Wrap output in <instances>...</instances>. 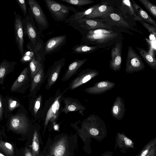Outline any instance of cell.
<instances>
[{
  "instance_id": "1",
  "label": "cell",
  "mask_w": 156,
  "mask_h": 156,
  "mask_svg": "<svg viewBox=\"0 0 156 156\" xmlns=\"http://www.w3.org/2000/svg\"><path fill=\"white\" fill-rule=\"evenodd\" d=\"M83 142V149L88 154L91 151L92 138L101 142L107 136V130L103 120L98 115L92 114L81 121L70 124Z\"/></svg>"
},
{
  "instance_id": "2",
  "label": "cell",
  "mask_w": 156,
  "mask_h": 156,
  "mask_svg": "<svg viewBox=\"0 0 156 156\" xmlns=\"http://www.w3.org/2000/svg\"><path fill=\"white\" fill-rule=\"evenodd\" d=\"M78 135L62 133L51 138L49 136L40 152L41 156H75L78 149Z\"/></svg>"
},
{
  "instance_id": "3",
  "label": "cell",
  "mask_w": 156,
  "mask_h": 156,
  "mask_svg": "<svg viewBox=\"0 0 156 156\" xmlns=\"http://www.w3.org/2000/svg\"><path fill=\"white\" fill-rule=\"evenodd\" d=\"M69 89L68 87L62 92L58 89L54 95L45 101L39 122H42L44 126L43 135L44 137L46 129L51 132L54 126L57 123L61 112L62 98Z\"/></svg>"
},
{
  "instance_id": "4",
  "label": "cell",
  "mask_w": 156,
  "mask_h": 156,
  "mask_svg": "<svg viewBox=\"0 0 156 156\" xmlns=\"http://www.w3.org/2000/svg\"><path fill=\"white\" fill-rule=\"evenodd\" d=\"M24 35L28 37L29 42L27 47L29 50L36 52L44 47L41 38V32L38 30L29 8L27 15L22 19Z\"/></svg>"
},
{
  "instance_id": "5",
  "label": "cell",
  "mask_w": 156,
  "mask_h": 156,
  "mask_svg": "<svg viewBox=\"0 0 156 156\" xmlns=\"http://www.w3.org/2000/svg\"><path fill=\"white\" fill-rule=\"evenodd\" d=\"M45 5L52 18L55 20L64 22L71 12L75 13L78 11L74 7L66 5L53 0H44Z\"/></svg>"
},
{
  "instance_id": "6",
  "label": "cell",
  "mask_w": 156,
  "mask_h": 156,
  "mask_svg": "<svg viewBox=\"0 0 156 156\" xmlns=\"http://www.w3.org/2000/svg\"><path fill=\"white\" fill-rule=\"evenodd\" d=\"M117 35L116 33L105 29L90 30L83 35L81 43H103L113 39Z\"/></svg>"
},
{
  "instance_id": "7",
  "label": "cell",
  "mask_w": 156,
  "mask_h": 156,
  "mask_svg": "<svg viewBox=\"0 0 156 156\" xmlns=\"http://www.w3.org/2000/svg\"><path fill=\"white\" fill-rule=\"evenodd\" d=\"M68 25L78 30L82 35L90 30L101 28L110 29L111 27L109 25L98 20L84 18Z\"/></svg>"
},
{
  "instance_id": "8",
  "label": "cell",
  "mask_w": 156,
  "mask_h": 156,
  "mask_svg": "<svg viewBox=\"0 0 156 156\" xmlns=\"http://www.w3.org/2000/svg\"><path fill=\"white\" fill-rule=\"evenodd\" d=\"M27 2L38 30L41 32L48 29L47 18L38 3L35 0H28Z\"/></svg>"
},
{
  "instance_id": "9",
  "label": "cell",
  "mask_w": 156,
  "mask_h": 156,
  "mask_svg": "<svg viewBox=\"0 0 156 156\" xmlns=\"http://www.w3.org/2000/svg\"><path fill=\"white\" fill-rule=\"evenodd\" d=\"M145 65L141 58L131 46L128 47L126 61L125 71L128 73H132L145 70Z\"/></svg>"
},
{
  "instance_id": "10",
  "label": "cell",
  "mask_w": 156,
  "mask_h": 156,
  "mask_svg": "<svg viewBox=\"0 0 156 156\" xmlns=\"http://www.w3.org/2000/svg\"><path fill=\"white\" fill-rule=\"evenodd\" d=\"M66 61L65 58H62L55 61L48 69L45 76L47 80L45 86L46 89L49 90L55 83Z\"/></svg>"
},
{
  "instance_id": "11",
  "label": "cell",
  "mask_w": 156,
  "mask_h": 156,
  "mask_svg": "<svg viewBox=\"0 0 156 156\" xmlns=\"http://www.w3.org/2000/svg\"><path fill=\"white\" fill-rule=\"evenodd\" d=\"M98 72L93 69H86L80 72L69 84V89L73 90L84 84L99 75Z\"/></svg>"
},
{
  "instance_id": "12",
  "label": "cell",
  "mask_w": 156,
  "mask_h": 156,
  "mask_svg": "<svg viewBox=\"0 0 156 156\" xmlns=\"http://www.w3.org/2000/svg\"><path fill=\"white\" fill-rule=\"evenodd\" d=\"M27 117L24 114H18L12 117L9 122V128L16 132L26 133L30 128Z\"/></svg>"
},
{
  "instance_id": "13",
  "label": "cell",
  "mask_w": 156,
  "mask_h": 156,
  "mask_svg": "<svg viewBox=\"0 0 156 156\" xmlns=\"http://www.w3.org/2000/svg\"><path fill=\"white\" fill-rule=\"evenodd\" d=\"M62 101L64 105L62 107L61 112L67 114L70 112H78L83 115V112L86 108L78 99L64 96Z\"/></svg>"
},
{
  "instance_id": "14",
  "label": "cell",
  "mask_w": 156,
  "mask_h": 156,
  "mask_svg": "<svg viewBox=\"0 0 156 156\" xmlns=\"http://www.w3.org/2000/svg\"><path fill=\"white\" fill-rule=\"evenodd\" d=\"M22 17L18 13L16 14L14 22L15 42L19 51L22 56L24 53V33Z\"/></svg>"
},
{
  "instance_id": "15",
  "label": "cell",
  "mask_w": 156,
  "mask_h": 156,
  "mask_svg": "<svg viewBox=\"0 0 156 156\" xmlns=\"http://www.w3.org/2000/svg\"><path fill=\"white\" fill-rule=\"evenodd\" d=\"M44 47L39 50L34 52V55L29 62V69L31 80L41 66L44 65L46 55Z\"/></svg>"
},
{
  "instance_id": "16",
  "label": "cell",
  "mask_w": 156,
  "mask_h": 156,
  "mask_svg": "<svg viewBox=\"0 0 156 156\" xmlns=\"http://www.w3.org/2000/svg\"><path fill=\"white\" fill-rule=\"evenodd\" d=\"M66 35H63L52 37L44 44L45 55L51 54L59 49L66 42Z\"/></svg>"
},
{
  "instance_id": "17",
  "label": "cell",
  "mask_w": 156,
  "mask_h": 156,
  "mask_svg": "<svg viewBox=\"0 0 156 156\" xmlns=\"http://www.w3.org/2000/svg\"><path fill=\"white\" fill-rule=\"evenodd\" d=\"M115 86V82L108 80H103L97 82L93 86L86 88L84 91L89 94H101L110 90Z\"/></svg>"
},
{
  "instance_id": "18",
  "label": "cell",
  "mask_w": 156,
  "mask_h": 156,
  "mask_svg": "<svg viewBox=\"0 0 156 156\" xmlns=\"http://www.w3.org/2000/svg\"><path fill=\"white\" fill-rule=\"evenodd\" d=\"M41 126L38 123L35 124L32 138L31 151L33 156H40L41 147L43 145L40 133Z\"/></svg>"
},
{
  "instance_id": "19",
  "label": "cell",
  "mask_w": 156,
  "mask_h": 156,
  "mask_svg": "<svg viewBox=\"0 0 156 156\" xmlns=\"http://www.w3.org/2000/svg\"><path fill=\"white\" fill-rule=\"evenodd\" d=\"M44 68L45 66L44 65L31 80L30 92L32 96L34 97L36 95L45 80Z\"/></svg>"
},
{
  "instance_id": "20",
  "label": "cell",
  "mask_w": 156,
  "mask_h": 156,
  "mask_svg": "<svg viewBox=\"0 0 156 156\" xmlns=\"http://www.w3.org/2000/svg\"><path fill=\"white\" fill-rule=\"evenodd\" d=\"M122 44L117 43L111 51V59L109 62V67L114 71L119 72L122 63Z\"/></svg>"
},
{
  "instance_id": "21",
  "label": "cell",
  "mask_w": 156,
  "mask_h": 156,
  "mask_svg": "<svg viewBox=\"0 0 156 156\" xmlns=\"http://www.w3.org/2000/svg\"><path fill=\"white\" fill-rule=\"evenodd\" d=\"M115 144L114 150L120 149V151L123 154L129 148L134 149V143L124 133L118 132L116 137Z\"/></svg>"
},
{
  "instance_id": "22",
  "label": "cell",
  "mask_w": 156,
  "mask_h": 156,
  "mask_svg": "<svg viewBox=\"0 0 156 156\" xmlns=\"http://www.w3.org/2000/svg\"><path fill=\"white\" fill-rule=\"evenodd\" d=\"M126 108L124 101L120 96L116 97L112 106L111 114L116 120L120 121L125 116Z\"/></svg>"
},
{
  "instance_id": "23",
  "label": "cell",
  "mask_w": 156,
  "mask_h": 156,
  "mask_svg": "<svg viewBox=\"0 0 156 156\" xmlns=\"http://www.w3.org/2000/svg\"><path fill=\"white\" fill-rule=\"evenodd\" d=\"M86 58L82 59H76L69 65L65 73L62 78V81H66L74 75L87 61Z\"/></svg>"
},
{
  "instance_id": "24",
  "label": "cell",
  "mask_w": 156,
  "mask_h": 156,
  "mask_svg": "<svg viewBox=\"0 0 156 156\" xmlns=\"http://www.w3.org/2000/svg\"><path fill=\"white\" fill-rule=\"evenodd\" d=\"M34 98L31 101V111L35 119L39 121L43 106V96L39 94Z\"/></svg>"
},
{
  "instance_id": "25",
  "label": "cell",
  "mask_w": 156,
  "mask_h": 156,
  "mask_svg": "<svg viewBox=\"0 0 156 156\" xmlns=\"http://www.w3.org/2000/svg\"><path fill=\"white\" fill-rule=\"evenodd\" d=\"M113 10L111 6L104 4L98 5L91 13L85 16L84 18L94 19L108 16Z\"/></svg>"
},
{
  "instance_id": "26",
  "label": "cell",
  "mask_w": 156,
  "mask_h": 156,
  "mask_svg": "<svg viewBox=\"0 0 156 156\" xmlns=\"http://www.w3.org/2000/svg\"><path fill=\"white\" fill-rule=\"evenodd\" d=\"M98 5H93L86 10L78 11L74 13L68 17L64 22L66 23L71 24L74 23L77 21L84 18L85 17L92 12L97 6Z\"/></svg>"
},
{
  "instance_id": "27",
  "label": "cell",
  "mask_w": 156,
  "mask_h": 156,
  "mask_svg": "<svg viewBox=\"0 0 156 156\" xmlns=\"http://www.w3.org/2000/svg\"><path fill=\"white\" fill-rule=\"evenodd\" d=\"M132 5L138 15L145 21L156 27V23L148 14L134 1H132Z\"/></svg>"
},
{
  "instance_id": "28",
  "label": "cell",
  "mask_w": 156,
  "mask_h": 156,
  "mask_svg": "<svg viewBox=\"0 0 156 156\" xmlns=\"http://www.w3.org/2000/svg\"><path fill=\"white\" fill-rule=\"evenodd\" d=\"M29 81L28 68L27 67H26L22 71L19 77L12 85L11 88V91H13L17 90L24 83L28 82Z\"/></svg>"
},
{
  "instance_id": "29",
  "label": "cell",
  "mask_w": 156,
  "mask_h": 156,
  "mask_svg": "<svg viewBox=\"0 0 156 156\" xmlns=\"http://www.w3.org/2000/svg\"><path fill=\"white\" fill-rule=\"evenodd\" d=\"M16 64L15 62H10L4 59L0 63V83L2 84L4 79L9 70L12 69Z\"/></svg>"
},
{
  "instance_id": "30",
  "label": "cell",
  "mask_w": 156,
  "mask_h": 156,
  "mask_svg": "<svg viewBox=\"0 0 156 156\" xmlns=\"http://www.w3.org/2000/svg\"><path fill=\"white\" fill-rule=\"evenodd\" d=\"M141 56L147 65L154 70L156 69V60L151 54L144 49L136 47Z\"/></svg>"
},
{
  "instance_id": "31",
  "label": "cell",
  "mask_w": 156,
  "mask_h": 156,
  "mask_svg": "<svg viewBox=\"0 0 156 156\" xmlns=\"http://www.w3.org/2000/svg\"><path fill=\"white\" fill-rule=\"evenodd\" d=\"M97 48L96 46H89L87 45L80 44L74 46L72 49L73 52L76 54H87L91 52Z\"/></svg>"
},
{
  "instance_id": "32",
  "label": "cell",
  "mask_w": 156,
  "mask_h": 156,
  "mask_svg": "<svg viewBox=\"0 0 156 156\" xmlns=\"http://www.w3.org/2000/svg\"><path fill=\"white\" fill-rule=\"evenodd\" d=\"M156 145V138L155 137L147 143L141 150L135 156H146L151 147Z\"/></svg>"
},
{
  "instance_id": "33",
  "label": "cell",
  "mask_w": 156,
  "mask_h": 156,
  "mask_svg": "<svg viewBox=\"0 0 156 156\" xmlns=\"http://www.w3.org/2000/svg\"><path fill=\"white\" fill-rule=\"evenodd\" d=\"M0 149L7 154L11 156L13 154V146L9 143L0 140Z\"/></svg>"
},
{
  "instance_id": "34",
  "label": "cell",
  "mask_w": 156,
  "mask_h": 156,
  "mask_svg": "<svg viewBox=\"0 0 156 156\" xmlns=\"http://www.w3.org/2000/svg\"><path fill=\"white\" fill-rule=\"evenodd\" d=\"M149 12L155 18H156V6L148 0H139Z\"/></svg>"
},
{
  "instance_id": "35",
  "label": "cell",
  "mask_w": 156,
  "mask_h": 156,
  "mask_svg": "<svg viewBox=\"0 0 156 156\" xmlns=\"http://www.w3.org/2000/svg\"><path fill=\"white\" fill-rule=\"evenodd\" d=\"M66 2L69 4L77 6H82L88 4H91L94 2L92 0H59Z\"/></svg>"
},
{
  "instance_id": "36",
  "label": "cell",
  "mask_w": 156,
  "mask_h": 156,
  "mask_svg": "<svg viewBox=\"0 0 156 156\" xmlns=\"http://www.w3.org/2000/svg\"><path fill=\"white\" fill-rule=\"evenodd\" d=\"M122 3L128 7L129 13L131 15L133 16V19L137 21H140L142 20L136 13V12L133 7L132 3L129 0H124L122 1Z\"/></svg>"
},
{
  "instance_id": "37",
  "label": "cell",
  "mask_w": 156,
  "mask_h": 156,
  "mask_svg": "<svg viewBox=\"0 0 156 156\" xmlns=\"http://www.w3.org/2000/svg\"><path fill=\"white\" fill-rule=\"evenodd\" d=\"M109 15L111 18L115 22L122 26L129 27L128 23L119 15L115 13H110Z\"/></svg>"
},
{
  "instance_id": "38",
  "label": "cell",
  "mask_w": 156,
  "mask_h": 156,
  "mask_svg": "<svg viewBox=\"0 0 156 156\" xmlns=\"http://www.w3.org/2000/svg\"><path fill=\"white\" fill-rule=\"evenodd\" d=\"M35 52L29 50L24 53L20 59V62L23 63L30 62L34 57Z\"/></svg>"
},
{
  "instance_id": "39",
  "label": "cell",
  "mask_w": 156,
  "mask_h": 156,
  "mask_svg": "<svg viewBox=\"0 0 156 156\" xmlns=\"http://www.w3.org/2000/svg\"><path fill=\"white\" fill-rule=\"evenodd\" d=\"M139 21L142 25L148 30L149 33L154 36L155 38L156 37V27L144 21L141 20Z\"/></svg>"
},
{
  "instance_id": "40",
  "label": "cell",
  "mask_w": 156,
  "mask_h": 156,
  "mask_svg": "<svg viewBox=\"0 0 156 156\" xmlns=\"http://www.w3.org/2000/svg\"><path fill=\"white\" fill-rule=\"evenodd\" d=\"M20 7L22 11L23 15L25 17L27 14V5L24 0H16Z\"/></svg>"
},
{
  "instance_id": "41",
  "label": "cell",
  "mask_w": 156,
  "mask_h": 156,
  "mask_svg": "<svg viewBox=\"0 0 156 156\" xmlns=\"http://www.w3.org/2000/svg\"><path fill=\"white\" fill-rule=\"evenodd\" d=\"M20 104L16 101L10 98L8 100V107L10 111L13 110L16 107L20 106Z\"/></svg>"
},
{
  "instance_id": "42",
  "label": "cell",
  "mask_w": 156,
  "mask_h": 156,
  "mask_svg": "<svg viewBox=\"0 0 156 156\" xmlns=\"http://www.w3.org/2000/svg\"><path fill=\"white\" fill-rule=\"evenodd\" d=\"M146 156H156V145L151 147Z\"/></svg>"
},
{
  "instance_id": "43",
  "label": "cell",
  "mask_w": 156,
  "mask_h": 156,
  "mask_svg": "<svg viewBox=\"0 0 156 156\" xmlns=\"http://www.w3.org/2000/svg\"><path fill=\"white\" fill-rule=\"evenodd\" d=\"M24 156H33L30 149L27 147H26L24 151Z\"/></svg>"
},
{
  "instance_id": "44",
  "label": "cell",
  "mask_w": 156,
  "mask_h": 156,
  "mask_svg": "<svg viewBox=\"0 0 156 156\" xmlns=\"http://www.w3.org/2000/svg\"><path fill=\"white\" fill-rule=\"evenodd\" d=\"M3 118V106L1 98L0 95V120Z\"/></svg>"
},
{
  "instance_id": "45",
  "label": "cell",
  "mask_w": 156,
  "mask_h": 156,
  "mask_svg": "<svg viewBox=\"0 0 156 156\" xmlns=\"http://www.w3.org/2000/svg\"><path fill=\"white\" fill-rule=\"evenodd\" d=\"M113 153L112 151H107L103 153L101 156H113Z\"/></svg>"
},
{
  "instance_id": "46",
  "label": "cell",
  "mask_w": 156,
  "mask_h": 156,
  "mask_svg": "<svg viewBox=\"0 0 156 156\" xmlns=\"http://www.w3.org/2000/svg\"><path fill=\"white\" fill-rule=\"evenodd\" d=\"M0 156H5L4 154H2L0 153Z\"/></svg>"
},
{
  "instance_id": "47",
  "label": "cell",
  "mask_w": 156,
  "mask_h": 156,
  "mask_svg": "<svg viewBox=\"0 0 156 156\" xmlns=\"http://www.w3.org/2000/svg\"><path fill=\"white\" fill-rule=\"evenodd\" d=\"M40 156H41L40 155Z\"/></svg>"
}]
</instances>
